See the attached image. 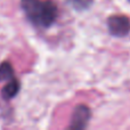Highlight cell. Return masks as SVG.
Segmentation results:
<instances>
[{
	"label": "cell",
	"instance_id": "obj_1",
	"mask_svg": "<svg viewBox=\"0 0 130 130\" xmlns=\"http://www.w3.org/2000/svg\"><path fill=\"white\" fill-rule=\"evenodd\" d=\"M21 7L27 20L41 29L52 26L58 16V8L52 0H21Z\"/></svg>",
	"mask_w": 130,
	"mask_h": 130
},
{
	"label": "cell",
	"instance_id": "obj_2",
	"mask_svg": "<svg viewBox=\"0 0 130 130\" xmlns=\"http://www.w3.org/2000/svg\"><path fill=\"white\" fill-rule=\"evenodd\" d=\"M110 33L117 38H123L130 33V18L126 15H112L107 18Z\"/></svg>",
	"mask_w": 130,
	"mask_h": 130
},
{
	"label": "cell",
	"instance_id": "obj_3",
	"mask_svg": "<svg viewBox=\"0 0 130 130\" xmlns=\"http://www.w3.org/2000/svg\"><path fill=\"white\" fill-rule=\"evenodd\" d=\"M91 113L88 106L80 104L74 108L73 115L71 119V123H70V129H85L88 126V122L90 120Z\"/></svg>",
	"mask_w": 130,
	"mask_h": 130
},
{
	"label": "cell",
	"instance_id": "obj_4",
	"mask_svg": "<svg viewBox=\"0 0 130 130\" xmlns=\"http://www.w3.org/2000/svg\"><path fill=\"white\" fill-rule=\"evenodd\" d=\"M21 89V85H20V81L17 80L16 78H13L10 80H8L7 85L2 88L1 90V96L2 98L5 99H11L18 94Z\"/></svg>",
	"mask_w": 130,
	"mask_h": 130
},
{
	"label": "cell",
	"instance_id": "obj_5",
	"mask_svg": "<svg viewBox=\"0 0 130 130\" xmlns=\"http://www.w3.org/2000/svg\"><path fill=\"white\" fill-rule=\"evenodd\" d=\"M15 78V72L9 62H2L0 64V81L5 80H10V79Z\"/></svg>",
	"mask_w": 130,
	"mask_h": 130
},
{
	"label": "cell",
	"instance_id": "obj_6",
	"mask_svg": "<svg viewBox=\"0 0 130 130\" xmlns=\"http://www.w3.org/2000/svg\"><path fill=\"white\" fill-rule=\"evenodd\" d=\"M66 2L69 5H71L75 10L82 11L88 9L92 5L94 0H66Z\"/></svg>",
	"mask_w": 130,
	"mask_h": 130
},
{
	"label": "cell",
	"instance_id": "obj_7",
	"mask_svg": "<svg viewBox=\"0 0 130 130\" xmlns=\"http://www.w3.org/2000/svg\"><path fill=\"white\" fill-rule=\"evenodd\" d=\"M129 1H130V0H129Z\"/></svg>",
	"mask_w": 130,
	"mask_h": 130
}]
</instances>
